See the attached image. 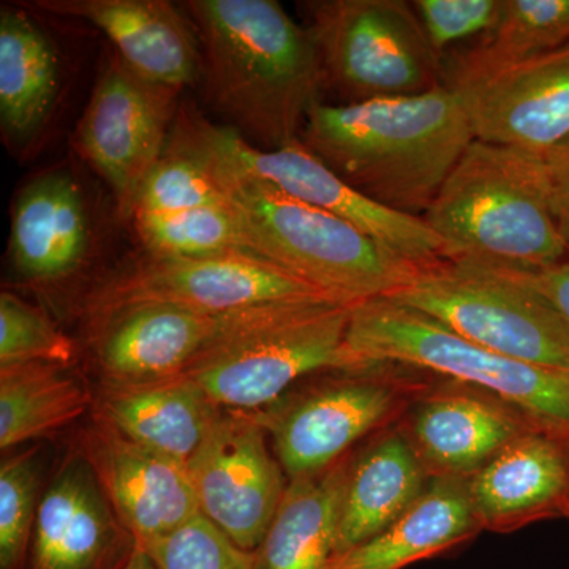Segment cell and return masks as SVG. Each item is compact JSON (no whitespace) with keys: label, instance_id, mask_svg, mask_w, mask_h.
Here are the masks:
<instances>
[{"label":"cell","instance_id":"obj_5","mask_svg":"<svg viewBox=\"0 0 569 569\" xmlns=\"http://www.w3.org/2000/svg\"><path fill=\"white\" fill-rule=\"evenodd\" d=\"M351 306L310 299L228 313L183 373L223 410H264L301 378L365 369L347 346Z\"/></svg>","mask_w":569,"mask_h":569},{"label":"cell","instance_id":"obj_20","mask_svg":"<svg viewBox=\"0 0 569 569\" xmlns=\"http://www.w3.org/2000/svg\"><path fill=\"white\" fill-rule=\"evenodd\" d=\"M91 249V220L80 183L67 171H48L22 187L11 216L14 269L33 283L69 279Z\"/></svg>","mask_w":569,"mask_h":569},{"label":"cell","instance_id":"obj_21","mask_svg":"<svg viewBox=\"0 0 569 569\" xmlns=\"http://www.w3.org/2000/svg\"><path fill=\"white\" fill-rule=\"evenodd\" d=\"M529 429L535 427L496 397L440 392L415 408L410 441L433 478H470Z\"/></svg>","mask_w":569,"mask_h":569},{"label":"cell","instance_id":"obj_4","mask_svg":"<svg viewBox=\"0 0 569 569\" xmlns=\"http://www.w3.org/2000/svg\"><path fill=\"white\" fill-rule=\"evenodd\" d=\"M441 258L500 272H533L569 257L538 153L475 140L427 209Z\"/></svg>","mask_w":569,"mask_h":569},{"label":"cell","instance_id":"obj_38","mask_svg":"<svg viewBox=\"0 0 569 569\" xmlns=\"http://www.w3.org/2000/svg\"><path fill=\"white\" fill-rule=\"evenodd\" d=\"M561 515L569 519V501L567 505H565L563 509H561Z\"/></svg>","mask_w":569,"mask_h":569},{"label":"cell","instance_id":"obj_7","mask_svg":"<svg viewBox=\"0 0 569 569\" xmlns=\"http://www.w3.org/2000/svg\"><path fill=\"white\" fill-rule=\"evenodd\" d=\"M316 41L325 92L337 104L419 96L441 84V61L407 0L299 3Z\"/></svg>","mask_w":569,"mask_h":569},{"label":"cell","instance_id":"obj_27","mask_svg":"<svg viewBox=\"0 0 569 569\" xmlns=\"http://www.w3.org/2000/svg\"><path fill=\"white\" fill-rule=\"evenodd\" d=\"M91 391L70 366L22 362L0 366V448L50 437L84 417Z\"/></svg>","mask_w":569,"mask_h":569},{"label":"cell","instance_id":"obj_1","mask_svg":"<svg viewBox=\"0 0 569 569\" xmlns=\"http://www.w3.org/2000/svg\"><path fill=\"white\" fill-rule=\"evenodd\" d=\"M203 118L179 107L167 148L192 157L211 174L250 253L350 305L391 298L411 282L418 266L258 178L209 137Z\"/></svg>","mask_w":569,"mask_h":569},{"label":"cell","instance_id":"obj_16","mask_svg":"<svg viewBox=\"0 0 569 569\" xmlns=\"http://www.w3.org/2000/svg\"><path fill=\"white\" fill-rule=\"evenodd\" d=\"M137 546L88 459L70 452L41 497L24 569H126Z\"/></svg>","mask_w":569,"mask_h":569},{"label":"cell","instance_id":"obj_29","mask_svg":"<svg viewBox=\"0 0 569 569\" xmlns=\"http://www.w3.org/2000/svg\"><path fill=\"white\" fill-rule=\"evenodd\" d=\"M130 222L146 253L213 257L249 252L238 219L227 203L167 216H134Z\"/></svg>","mask_w":569,"mask_h":569},{"label":"cell","instance_id":"obj_12","mask_svg":"<svg viewBox=\"0 0 569 569\" xmlns=\"http://www.w3.org/2000/svg\"><path fill=\"white\" fill-rule=\"evenodd\" d=\"M389 365L339 370L279 408L253 411L274 443L288 481L312 477L346 459L348 449L383 425L400 402Z\"/></svg>","mask_w":569,"mask_h":569},{"label":"cell","instance_id":"obj_30","mask_svg":"<svg viewBox=\"0 0 569 569\" xmlns=\"http://www.w3.org/2000/svg\"><path fill=\"white\" fill-rule=\"evenodd\" d=\"M40 448L17 452L0 466V569H24L43 493Z\"/></svg>","mask_w":569,"mask_h":569},{"label":"cell","instance_id":"obj_22","mask_svg":"<svg viewBox=\"0 0 569 569\" xmlns=\"http://www.w3.org/2000/svg\"><path fill=\"white\" fill-rule=\"evenodd\" d=\"M222 410L183 372L137 383H100L93 397V418L183 463Z\"/></svg>","mask_w":569,"mask_h":569},{"label":"cell","instance_id":"obj_39","mask_svg":"<svg viewBox=\"0 0 569 569\" xmlns=\"http://www.w3.org/2000/svg\"><path fill=\"white\" fill-rule=\"evenodd\" d=\"M568 456H569V447H567Z\"/></svg>","mask_w":569,"mask_h":569},{"label":"cell","instance_id":"obj_26","mask_svg":"<svg viewBox=\"0 0 569 569\" xmlns=\"http://www.w3.org/2000/svg\"><path fill=\"white\" fill-rule=\"evenodd\" d=\"M61 69L47 33L24 7L0 10V123L9 141H31L50 119Z\"/></svg>","mask_w":569,"mask_h":569},{"label":"cell","instance_id":"obj_36","mask_svg":"<svg viewBox=\"0 0 569 569\" xmlns=\"http://www.w3.org/2000/svg\"><path fill=\"white\" fill-rule=\"evenodd\" d=\"M545 159L553 219L569 252V138L546 153Z\"/></svg>","mask_w":569,"mask_h":569},{"label":"cell","instance_id":"obj_2","mask_svg":"<svg viewBox=\"0 0 569 569\" xmlns=\"http://www.w3.org/2000/svg\"><path fill=\"white\" fill-rule=\"evenodd\" d=\"M201 52L200 82L223 126L260 149L301 138L323 102L320 54L276 0H186Z\"/></svg>","mask_w":569,"mask_h":569},{"label":"cell","instance_id":"obj_19","mask_svg":"<svg viewBox=\"0 0 569 569\" xmlns=\"http://www.w3.org/2000/svg\"><path fill=\"white\" fill-rule=\"evenodd\" d=\"M468 489L481 529L512 530L561 515L569 501L567 447L529 429L471 475Z\"/></svg>","mask_w":569,"mask_h":569},{"label":"cell","instance_id":"obj_34","mask_svg":"<svg viewBox=\"0 0 569 569\" xmlns=\"http://www.w3.org/2000/svg\"><path fill=\"white\" fill-rule=\"evenodd\" d=\"M422 31L438 59L473 43L496 26L501 0H413Z\"/></svg>","mask_w":569,"mask_h":569},{"label":"cell","instance_id":"obj_15","mask_svg":"<svg viewBox=\"0 0 569 569\" xmlns=\"http://www.w3.org/2000/svg\"><path fill=\"white\" fill-rule=\"evenodd\" d=\"M80 451L134 541L149 548L200 515L187 463L137 443L93 418Z\"/></svg>","mask_w":569,"mask_h":569},{"label":"cell","instance_id":"obj_13","mask_svg":"<svg viewBox=\"0 0 569 569\" xmlns=\"http://www.w3.org/2000/svg\"><path fill=\"white\" fill-rule=\"evenodd\" d=\"M203 122L206 132L228 156L282 192L350 223L388 252L418 268L443 260V244L425 219L392 211L358 192L301 140L268 151L250 144L223 123L206 118Z\"/></svg>","mask_w":569,"mask_h":569},{"label":"cell","instance_id":"obj_17","mask_svg":"<svg viewBox=\"0 0 569 569\" xmlns=\"http://www.w3.org/2000/svg\"><path fill=\"white\" fill-rule=\"evenodd\" d=\"M21 6L89 22L144 80L179 92L200 82L197 32L182 7L167 0H33Z\"/></svg>","mask_w":569,"mask_h":569},{"label":"cell","instance_id":"obj_8","mask_svg":"<svg viewBox=\"0 0 569 569\" xmlns=\"http://www.w3.org/2000/svg\"><path fill=\"white\" fill-rule=\"evenodd\" d=\"M391 299L479 347L569 372L568 325L541 295L507 274L441 260L419 268Z\"/></svg>","mask_w":569,"mask_h":569},{"label":"cell","instance_id":"obj_23","mask_svg":"<svg viewBox=\"0 0 569 569\" xmlns=\"http://www.w3.org/2000/svg\"><path fill=\"white\" fill-rule=\"evenodd\" d=\"M429 471L410 438L389 432L350 460L336 560L387 530L417 503L429 486Z\"/></svg>","mask_w":569,"mask_h":569},{"label":"cell","instance_id":"obj_3","mask_svg":"<svg viewBox=\"0 0 569 569\" xmlns=\"http://www.w3.org/2000/svg\"><path fill=\"white\" fill-rule=\"evenodd\" d=\"M299 140L358 192L422 219L477 138L459 93L440 84L419 96L317 103Z\"/></svg>","mask_w":569,"mask_h":569},{"label":"cell","instance_id":"obj_24","mask_svg":"<svg viewBox=\"0 0 569 569\" xmlns=\"http://www.w3.org/2000/svg\"><path fill=\"white\" fill-rule=\"evenodd\" d=\"M481 530L468 478L437 477L387 530L358 546L332 569H402L473 538Z\"/></svg>","mask_w":569,"mask_h":569},{"label":"cell","instance_id":"obj_32","mask_svg":"<svg viewBox=\"0 0 569 569\" xmlns=\"http://www.w3.org/2000/svg\"><path fill=\"white\" fill-rule=\"evenodd\" d=\"M223 203L219 187L197 160L167 148L162 159L142 182L132 219L134 216H167Z\"/></svg>","mask_w":569,"mask_h":569},{"label":"cell","instance_id":"obj_31","mask_svg":"<svg viewBox=\"0 0 569 569\" xmlns=\"http://www.w3.org/2000/svg\"><path fill=\"white\" fill-rule=\"evenodd\" d=\"M77 347L39 307L20 296L0 293V366L54 362L70 366Z\"/></svg>","mask_w":569,"mask_h":569},{"label":"cell","instance_id":"obj_25","mask_svg":"<svg viewBox=\"0 0 569 569\" xmlns=\"http://www.w3.org/2000/svg\"><path fill=\"white\" fill-rule=\"evenodd\" d=\"M350 460L290 479L260 548L257 569H332Z\"/></svg>","mask_w":569,"mask_h":569},{"label":"cell","instance_id":"obj_28","mask_svg":"<svg viewBox=\"0 0 569 569\" xmlns=\"http://www.w3.org/2000/svg\"><path fill=\"white\" fill-rule=\"evenodd\" d=\"M568 43L569 0H501L496 26L441 61V84L526 61Z\"/></svg>","mask_w":569,"mask_h":569},{"label":"cell","instance_id":"obj_10","mask_svg":"<svg viewBox=\"0 0 569 569\" xmlns=\"http://www.w3.org/2000/svg\"><path fill=\"white\" fill-rule=\"evenodd\" d=\"M179 93L138 77L114 56L78 123L74 148L108 183L119 217L127 222L142 182L167 149Z\"/></svg>","mask_w":569,"mask_h":569},{"label":"cell","instance_id":"obj_9","mask_svg":"<svg viewBox=\"0 0 569 569\" xmlns=\"http://www.w3.org/2000/svg\"><path fill=\"white\" fill-rule=\"evenodd\" d=\"M310 299L337 298L253 253L160 257L144 252L93 284L81 312L92 320L121 307L163 302L209 316H228Z\"/></svg>","mask_w":569,"mask_h":569},{"label":"cell","instance_id":"obj_11","mask_svg":"<svg viewBox=\"0 0 569 569\" xmlns=\"http://www.w3.org/2000/svg\"><path fill=\"white\" fill-rule=\"evenodd\" d=\"M257 413L222 410L187 462L200 515L254 552L274 519L287 477Z\"/></svg>","mask_w":569,"mask_h":569},{"label":"cell","instance_id":"obj_33","mask_svg":"<svg viewBox=\"0 0 569 569\" xmlns=\"http://www.w3.org/2000/svg\"><path fill=\"white\" fill-rule=\"evenodd\" d=\"M146 550L157 569H257L254 552L236 546L201 515Z\"/></svg>","mask_w":569,"mask_h":569},{"label":"cell","instance_id":"obj_37","mask_svg":"<svg viewBox=\"0 0 569 569\" xmlns=\"http://www.w3.org/2000/svg\"><path fill=\"white\" fill-rule=\"evenodd\" d=\"M126 569H157L156 563L149 556L148 550L142 548V546L138 545L137 549H134L132 559H130L129 565H127Z\"/></svg>","mask_w":569,"mask_h":569},{"label":"cell","instance_id":"obj_14","mask_svg":"<svg viewBox=\"0 0 569 569\" xmlns=\"http://www.w3.org/2000/svg\"><path fill=\"white\" fill-rule=\"evenodd\" d=\"M445 86L462 99L477 140L546 157L569 138V43Z\"/></svg>","mask_w":569,"mask_h":569},{"label":"cell","instance_id":"obj_6","mask_svg":"<svg viewBox=\"0 0 569 569\" xmlns=\"http://www.w3.org/2000/svg\"><path fill=\"white\" fill-rule=\"evenodd\" d=\"M347 346L362 367H415L482 389L569 447L568 370L498 355L391 298L351 306Z\"/></svg>","mask_w":569,"mask_h":569},{"label":"cell","instance_id":"obj_18","mask_svg":"<svg viewBox=\"0 0 569 569\" xmlns=\"http://www.w3.org/2000/svg\"><path fill=\"white\" fill-rule=\"evenodd\" d=\"M224 316L142 302L92 318V362L100 383L179 376L204 350Z\"/></svg>","mask_w":569,"mask_h":569},{"label":"cell","instance_id":"obj_35","mask_svg":"<svg viewBox=\"0 0 569 569\" xmlns=\"http://www.w3.org/2000/svg\"><path fill=\"white\" fill-rule=\"evenodd\" d=\"M501 274H507L541 295L560 313L569 328V257L559 264L541 271L501 272Z\"/></svg>","mask_w":569,"mask_h":569}]
</instances>
